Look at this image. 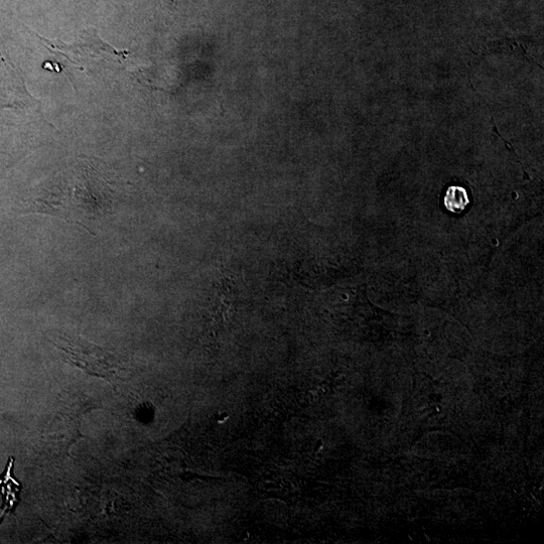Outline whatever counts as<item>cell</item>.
I'll use <instances>...</instances> for the list:
<instances>
[{
    "label": "cell",
    "mask_w": 544,
    "mask_h": 544,
    "mask_svg": "<svg viewBox=\"0 0 544 544\" xmlns=\"http://www.w3.org/2000/svg\"><path fill=\"white\" fill-rule=\"evenodd\" d=\"M68 364L108 382L117 381L125 367L110 351L80 337L55 336L51 341Z\"/></svg>",
    "instance_id": "6da1fadb"
},
{
    "label": "cell",
    "mask_w": 544,
    "mask_h": 544,
    "mask_svg": "<svg viewBox=\"0 0 544 544\" xmlns=\"http://www.w3.org/2000/svg\"><path fill=\"white\" fill-rule=\"evenodd\" d=\"M445 208L454 214H462L470 205L468 191L461 186H451L444 197Z\"/></svg>",
    "instance_id": "7a4b0ae2"
}]
</instances>
